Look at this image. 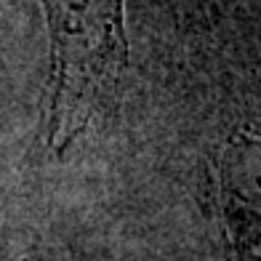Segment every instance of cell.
<instances>
[{
    "instance_id": "obj_1",
    "label": "cell",
    "mask_w": 261,
    "mask_h": 261,
    "mask_svg": "<svg viewBox=\"0 0 261 261\" xmlns=\"http://www.w3.org/2000/svg\"><path fill=\"white\" fill-rule=\"evenodd\" d=\"M51 30L45 141L62 152L120 99L128 69L125 0H43Z\"/></svg>"
},
{
    "instance_id": "obj_2",
    "label": "cell",
    "mask_w": 261,
    "mask_h": 261,
    "mask_svg": "<svg viewBox=\"0 0 261 261\" xmlns=\"http://www.w3.org/2000/svg\"><path fill=\"white\" fill-rule=\"evenodd\" d=\"M216 216L227 261H261V134L237 128L216 160Z\"/></svg>"
}]
</instances>
